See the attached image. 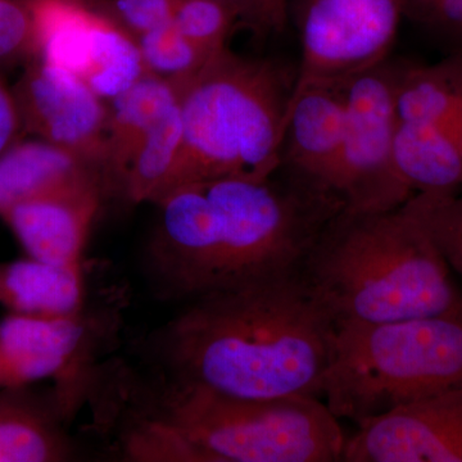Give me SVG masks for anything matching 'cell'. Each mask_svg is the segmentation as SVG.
Returning a JSON list of instances; mask_svg holds the SVG:
<instances>
[{"label": "cell", "mask_w": 462, "mask_h": 462, "mask_svg": "<svg viewBox=\"0 0 462 462\" xmlns=\"http://www.w3.org/2000/svg\"><path fill=\"white\" fill-rule=\"evenodd\" d=\"M178 103L175 88L151 74H145L132 88L106 102L108 115L106 165L115 151L160 120Z\"/></svg>", "instance_id": "obj_19"}, {"label": "cell", "mask_w": 462, "mask_h": 462, "mask_svg": "<svg viewBox=\"0 0 462 462\" xmlns=\"http://www.w3.org/2000/svg\"><path fill=\"white\" fill-rule=\"evenodd\" d=\"M396 161L412 194L462 188V56L396 62Z\"/></svg>", "instance_id": "obj_7"}, {"label": "cell", "mask_w": 462, "mask_h": 462, "mask_svg": "<svg viewBox=\"0 0 462 462\" xmlns=\"http://www.w3.org/2000/svg\"><path fill=\"white\" fill-rule=\"evenodd\" d=\"M84 263L58 264L27 256L0 263V305L8 314L60 319L88 309Z\"/></svg>", "instance_id": "obj_15"}, {"label": "cell", "mask_w": 462, "mask_h": 462, "mask_svg": "<svg viewBox=\"0 0 462 462\" xmlns=\"http://www.w3.org/2000/svg\"><path fill=\"white\" fill-rule=\"evenodd\" d=\"M158 221L144 272L165 302L297 272L319 234L343 211L279 170L263 180L188 182L154 200Z\"/></svg>", "instance_id": "obj_2"}, {"label": "cell", "mask_w": 462, "mask_h": 462, "mask_svg": "<svg viewBox=\"0 0 462 462\" xmlns=\"http://www.w3.org/2000/svg\"><path fill=\"white\" fill-rule=\"evenodd\" d=\"M102 181L74 185L18 203L3 216L27 256L58 264L84 263V249L102 199Z\"/></svg>", "instance_id": "obj_14"}, {"label": "cell", "mask_w": 462, "mask_h": 462, "mask_svg": "<svg viewBox=\"0 0 462 462\" xmlns=\"http://www.w3.org/2000/svg\"><path fill=\"white\" fill-rule=\"evenodd\" d=\"M89 3L135 41L171 23L178 0H89Z\"/></svg>", "instance_id": "obj_24"}, {"label": "cell", "mask_w": 462, "mask_h": 462, "mask_svg": "<svg viewBox=\"0 0 462 462\" xmlns=\"http://www.w3.org/2000/svg\"><path fill=\"white\" fill-rule=\"evenodd\" d=\"M93 406L124 461L342 462L346 440L321 398L234 397L152 367H108Z\"/></svg>", "instance_id": "obj_1"}, {"label": "cell", "mask_w": 462, "mask_h": 462, "mask_svg": "<svg viewBox=\"0 0 462 462\" xmlns=\"http://www.w3.org/2000/svg\"><path fill=\"white\" fill-rule=\"evenodd\" d=\"M342 462H462V385L360 422Z\"/></svg>", "instance_id": "obj_12"}, {"label": "cell", "mask_w": 462, "mask_h": 462, "mask_svg": "<svg viewBox=\"0 0 462 462\" xmlns=\"http://www.w3.org/2000/svg\"><path fill=\"white\" fill-rule=\"evenodd\" d=\"M12 94L21 126L74 152L105 179L107 105L79 76L32 58Z\"/></svg>", "instance_id": "obj_11"}, {"label": "cell", "mask_w": 462, "mask_h": 462, "mask_svg": "<svg viewBox=\"0 0 462 462\" xmlns=\"http://www.w3.org/2000/svg\"><path fill=\"white\" fill-rule=\"evenodd\" d=\"M230 9L239 23L254 26V29L267 30L266 0H215Z\"/></svg>", "instance_id": "obj_27"}, {"label": "cell", "mask_w": 462, "mask_h": 462, "mask_svg": "<svg viewBox=\"0 0 462 462\" xmlns=\"http://www.w3.org/2000/svg\"><path fill=\"white\" fill-rule=\"evenodd\" d=\"M179 103L109 156L105 181L133 203L153 202L169 178L181 144Z\"/></svg>", "instance_id": "obj_17"}, {"label": "cell", "mask_w": 462, "mask_h": 462, "mask_svg": "<svg viewBox=\"0 0 462 462\" xmlns=\"http://www.w3.org/2000/svg\"><path fill=\"white\" fill-rule=\"evenodd\" d=\"M135 42L147 74L162 79L175 89L189 81L211 58L191 44L172 21L139 36Z\"/></svg>", "instance_id": "obj_21"}, {"label": "cell", "mask_w": 462, "mask_h": 462, "mask_svg": "<svg viewBox=\"0 0 462 462\" xmlns=\"http://www.w3.org/2000/svg\"><path fill=\"white\" fill-rule=\"evenodd\" d=\"M105 182L84 158L50 142L12 144L0 154V217L25 200L83 182Z\"/></svg>", "instance_id": "obj_16"}, {"label": "cell", "mask_w": 462, "mask_h": 462, "mask_svg": "<svg viewBox=\"0 0 462 462\" xmlns=\"http://www.w3.org/2000/svg\"><path fill=\"white\" fill-rule=\"evenodd\" d=\"M396 62L346 79V130L334 196L343 211L373 214L403 206L413 194L396 161Z\"/></svg>", "instance_id": "obj_8"}, {"label": "cell", "mask_w": 462, "mask_h": 462, "mask_svg": "<svg viewBox=\"0 0 462 462\" xmlns=\"http://www.w3.org/2000/svg\"><path fill=\"white\" fill-rule=\"evenodd\" d=\"M462 311L336 328L321 398L360 424L461 387Z\"/></svg>", "instance_id": "obj_6"}, {"label": "cell", "mask_w": 462, "mask_h": 462, "mask_svg": "<svg viewBox=\"0 0 462 462\" xmlns=\"http://www.w3.org/2000/svg\"><path fill=\"white\" fill-rule=\"evenodd\" d=\"M334 337L298 269L185 303L145 346L152 369L229 396L321 398Z\"/></svg>", "instance_id": "obj_3"}, {"label": "cell", "mask_w": 462, "mask_h": 462, "mask_svg": "<svg viewBox=\"0 0 462 462\" xmlns=\"http://www.w3.org/2000/svg\"><path fill=\"white\" fill-rule=\"evenodd\" d=\"M404 207L433 240L452 272L462 276V188L413 194Z\"/></svg>", "instance_id": "obj_20"}, {"label": "cell", "mask_w": 462, "mask_h": 462, "mask_svg": "<svg viewBox=\"0 0 462 462\" xmlns=\"http://www.w3.org/2000/svg\"><path fill=\"white\" fill-rule=\"evenodd\" d=\"M296 76L270 60L238 56L227 48L209 58L189 81L176 88L181 144L154 200L188 182L263 180L275 175Z\"/></svg>", "instance_id": "obj_5"}, {"label": "cell", "mask_w": 462, "mask_h": 462, "mask_svg": "<svg viewBox=\"0 0 462 462\" xmlns=\"http://www.w3.org/2000/svg\"><path fill=\"white\" fill-rule=\"evenodd\" d=\"M336 328L462 311V291L430 236L401 206L340 211L300 266Z\"/></svg>", "instance_id": "obj_4"}, {"label": "cell", "mask_w": 462, "mask_h": 462, "mask_svg": "<svg viewBox=\"0 0 462 462\" xmlns=\"http://www.w3.org/2000/svg\"><path fill=\"white\" fill-rule=\"evenodd\" d=\"M112 324L90 309L60 319L7 314L0 320V391L54 379V396L71 410L75 400L87 397L97 346Z\"/></svg>", "instance_id": "obj_9"}, {"label": "cell", "mask_w": 462, "mask_h": 462, "mask_svg": "<svg viewBox=\"0 0 462 462\" xmlns=\"http://www.w3.org/2000/svg\"><path fill=\"white\" fill-rule=\"evenodd\" d=\"M56 398L42 404L25 389L0 391V462H60L72 458L71 440Z\"/></svg>", "instance_id": "obj_18"}, {"label": "cell", "mask_w": 462, "mask_h": 462, "mask_svg": "<svg viewBox=\"0 0 462 462\" xmlns=\"http://www.w3.org/2000/svg\"><path fill=\"white\" fill-rule=\"evenodd\" d=\"M289 0H266L267 30L281 32L288 21Z\"/></svg>", "instance_id": "obj_28"}, {"label": "cell", "mask_w": 462, "mask_h": 462, "mask_svg": "<svg viewBox=\"0 0 462 462\" xmlns=\"http://www.w3.org/2000/svg\"><path fill=\"white\" fill-rule=\"evenodd\" d=\"M404 0H298L300 62L293 93L345 80L388 60Z\"/></svg>", "instance_id": "obj_10"}, {"label": "cell", "mask_w": 462, "mask_h": 462, "mask_svg": "<svg viewBox=\"0 0 462 462\" xmlns=\"http://www.w3.org/2000/svg\"><path fill=\"white\" fill-rule=\"evenodd\" d=\"M35 53L32 0H0V63Z\"/></svg>", "instance_id": "obj_25"}, {"label": "cell", "mask_w": 462, "mask_h": 462, "mask_svg": "<svg viewBox=\"0 0 462 462\" xmlns=\"http://www.w3.org/2000/svg\"><path fill=\"white\" fill-rule=\"evenodd\" d=\"M20 126V116L14 94L0 80V154L14 144Z\"/></svg>", "instance_id": "obj_26"}, {"label": "cell", "mask_w": 462, "mask_h": 462, "mask_svg": "<svg viewBox=\"0 0 462 462\" xmlns=\"http://www.w3.org/2000/svg\"><path fill=\"white\" fill-rule=\"evenodd\" d=\"M345 130L346 79L318 81L291 94L279 170L309 189L338 202L334 182Z\"/></svg>", "instance_id": "obj_13"}, {"label": "cell", "mask_w": 462, "mask_h": 462, "mask_svg": "<svg viewBox=\"0 0 462 462\" xmlns=\"http://www.w3.org/2000/svg\"><path fill=\"white\" fill-rule=\"evenodd\" d=\"M172 23L191 44L212 57L227 48V38L239 21L215 0H178Z\"/></svg>", "instance_id": "obj_22"}, {"label": "cell", "mask_w": 462, "mask_h": 462, "mask_svg": "<svg viewBox=\"0 0 462 462\" xmlns=\"http://www.w3.org/2000/svg\"><path fill=\"white\" fill-rule=\"evenodd\" d=\"M404 17L446 51L462 56V0H404Z\"/></svg>", "instance_id": "obj_23"}]
</instances>
